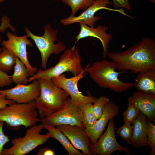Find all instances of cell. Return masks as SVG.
<instances>
[{"mask_svg": "<svg viewBox=\"0 0 155 155\" xmlns=\"http://www.w3.org/2000/svg\"><path fill=\"white\" fill-rule=\"evenodd\" d=\"M0 53V69L4 72H9L13 68L18 57L6 47H2Z\"/></svg>", "mask_w": 155, "mask_h": 155, "instance_id": "7402d4cb", "label": "cell"}, {"mask_svg": "<svg viewBox=\"0 0 155 155\" xmlns=\"http://www.w3.org/2000/svg\"><path fill=\"white\" fill-rule=\"evenodd\" d=\"M28 37L34 41L39 51L41 58V69H46L49 58L52 54L58 55L65 49V46L61 42L54 43L57 39V30L51 28V25L46 24L44 27V32L42 36L34 35L27 27L24 28Z\"/></svg>", "mask_w": 155, "mask_h": 155, "instance_id": "52a82bcc", "label": "cell"}, {"mask_svg": "<svg viewBox=\"0 0 155 155\" xmlns=\"http://www.w3.org/2000/svg\"><path fill=\"white\" fill-rule=\"evenodd\" d=\"M119 111V106L110 100L105 105L100 118L96 120L92 127L84 129L92 144L97 142L109 120L117 116Z\"/></svg>", "mask_w": 155, "mask_h": 155, "instance_id": "9a60e30c", "label": "cell"}, {"mask_svg": "<svg viewBox=\"0 0 155 155\" xmlns=\"http://www.w3.org/2000/svg\"><path fill=\"white\" fill-rule=\"evenodd\" d=\"M80 31L75 38L76 40L74 45L80 40L88 37H92L98 39L101 42L103 46L102 57L104 58L108 55L109 43L112 38L111 33H107L108 29L106 26L98 25L96 28L89 27L84 24L80 23Z\"/></svg>", "mask_w": 155, "mask_h": 155, "instance_id": "2e32d148", "label": "cell"}, {"mask_svg": "<svg viewBox=\"0 0 155 155\" xmlns=\"http://www.w3.org/2000/svg\"><path fill=\"white\" fill-rule=\"evenodd\" d=\"M55 0V1H57V0Z\"/></svg>", "mask_w": 155, "mask_h": 155, "instance_id": "8d00e7d4", "label": "cell"}, {"mask_svg": "<svg viewBox=\"0 0 155 155\" xmlns=\"http://www.w3.org/2000/svg\"><path fill=\"white\" fill-rule=\"evenodd\" d=\"M85 71L79 75L67 78L64 74H62L51 79L53 82L58 87L65 91L70 97V102L79 107L89 103H94L97 98L92 96L88 92V96L83 95L78 89V84L80 80L84 77Z\"/></svg>", "mask_w": 155, "mask_h": 155, "instance_id": "9c48e42d", "label": "cell"}, {"mask_svg": "<svg viewBox=\"0 0 155 155\" xmlns=\"http://www.w3.org/2000/svg\"><path fill=\"white\" fill-rule=\"evenodd\" d=\"M43 125L44 128L46 129L49 133L50 137L53 138L58 141L67 151L69 155H84L82 153L73 146L65 135L59 129L51 125Z\"/></svg>", "mask_w": 155, "mask_h": 155, "instance_id": "ffe728a7", "label": "cell"}, {"mask_svg": "<svg viewBox=\"0 0 155 155\" xmlns=\"http://www.w3.org/2000/svg\"><path fill=\"white\" fill-rule=\"evenodd\" d=\"M147 117L140 112L132 121L133 132L130 144L134 148L148 147Z\"/></svg>", "mask_w": 155, "mask_h": 155, "instance_id": "ac0fdd59", "label": "cell"}, {"mask_svg": "<svg viewBox=\"0 0 155 155\" xmlns=\"http://www.w3.org/2000/svg\"><path fill=\"white\" fill-rule=\"evenodd\" d=\"M79 108L82 113L85 128L92 127L97 120L93 111L92 103L86 104Z\"/></svg>", "mask_w": 155, "mask_h": 155, "instance_id": "603a6c76", "label": "cell"}, {"mask_svg": "<svg viewBox=\"0 0 155 155\" xmlns=\"http://www.w3.org/2000/svg\"><path fill=\"white\" fill-rule=\"evenodd\" d=\"M133 85L138 91L155 94V69H149L138 73Z\"/></svg>", "mask_w": 155, "mask_h": 155, "instance_id": "d6986e66", "label": "cell"}, {"mask_svg": "<svg viewBox=\"0 0 155 155\" xmlns=\"http://www.w3.org/2000/svg\"><path fill=\"white\" fill-rule=\"evenodd\" d=\"M65 5L71 9V15L75 16L79 10L84 11L89 7L95 0H61Z\"/></svg>", "mask_w": 155, "mask_h": 155, "instance_id": "cb8c5ba5", "label": "cell"}, {"mask_svg": "<svg viewBox=\"0 0 155 155\" xmlns=\"http://www.w3.org/2000/svg\"><path fill=\"white\" fill-rule=\"evenodd\" d=\"M86 71L92 79L100 87L109 88L116 92L128 90L133 86V82H125L118 78L116 66L112 61L104 59L96 61L91 66L87 65Z\"/></svg>", "mask_w": 155, "mask_h": 155, "instance_id": "3957f363", "label": "cell"}, {"mask_svg": "<svg viewBox=\"0 0 155 155\" xmlns=\"http://www.w3.org/2000/svg\"><path fill=\"white\" fill-rule=\"evenodd\" d=\"M148 127L147 134L148 143V148L151 151L150 155L155 154V126L152 124L151 121L147 118Z\"/></svg>", "mask_w": 155, "mask_h": 155, "instance_id": "d4e9b609", "label": "cell"}, {"mask_svg": "<svg viewBox=\"0 0 155 155\" xmlns=\"http://www.w3.org/2000/svg\"><path fill=\"white\" fill-rule=\"evenodd\" d=\"M112 4V2L108 0H95L89 7L79 16H75L70 15L66 18L61 19V22L65 26L79 23L84 24L91 27L94 28L96 22L102 18L101 17L95 16V14L98 10L103 9L118 11L124 15L127 16L121 9H116L108 8V7Z\"/></svg>", "mask_w": 155, "mask_h": 155, "instance_id": "8fae6325", "label": "cell"}, {"mask_svg": "<svg viewBox=\"0 0 155 155\" xmlns=\"http://www.w3.org/2000/svg\"><path fill=\"white\" fill-rule=\"evenodd\" d=\"M109 58L120 71H130L137 74L155 69V42L151 38H142L140 41L121 52H108Z\"/></svg>", "mask_w": 155, "mask_h": 155, "instance_id": "6da1fadb", "label": "cell"}, {"mask_svg": "<svg viewBox=\"0 0 155 155\" xmlns=\"http://www.w3.org/2000/svg\"><path fill=\"white\" fill-rule=\"evenodd\" d=\"M44 128L42 123L30 127L26 130L23 137H15L11 140L12 147L3 148L1 155H24L38 146L44 144L50 138V135L49 133L44 135L40 133Z\"/></svg>", "mask_w": 155, "mask_h": 155, "instance_id": "8992f818", "label": "cell"}, {"mask_svg": "<svg viewBox=\"0 0 155 155\" xmlns=\"http://www.w3.org/2000/svg\"><path fill=\"white\" fill-rule=\"evenodd\" d=\"M8 39L3 40L1 45L13 53L25 65L30 76L33 75L38 70L36 67H32L30 64L27 58L26 46H32L30 41L27 38L25 34L22 36H18L11 32L6 34Z\"/></svg>", "mask_w": 155, "mask_h": 155, "instance_id": "7c38bea8", "label": "cell"}, {"mask_svg": "<svg viewBox=\"0 0 155 155\" xmlns=\"http://www.w3.org/2000/svg\"><path fill=\"white\" fill-rule=\"evenodd\" d=\"M6 0H0V2L1 3H2L3 1H4Z\"/></svg>", "mask_w": 155, "mask_h": 155, "instance_id": "d590c367", "label": "cell"}, {"mask_svg": "<svg viewBox=\"0 0 155 155\" xmlns=\"http://www.w3.org/2000/svg\"><path fill=\"white\" fill-rule=\"evenodd\" d=\"M38 115L35 100L27 103H12L0 109V120L17 129L21 125L27 128L41 122Z\"/></svg>", "mask_w": 155, "mask_h": 155, "instance_id": "277c9868", "label": "cell"}, {"mask_svg": "<svg viewBox=\"0 0 155 155\" xmlns=\"http://www.w3.org/2000/svg\"><path fill=\"white\" fill-rule=\"evenodd\" d=\"M13 68L14 72L11 76L13 82L17 84H27L29 74L25 65L18 57Z\"/></svg>", "mask_w": 155, "mask_h": 155, "instance_id": "44dd1931", "label": "cell"}, {"mask_svg": "<svg viewBox=\"0 0 155 155\" xmlns=\"http://www.w3.org/2000/svg\"><path fill=\"white\" fill-rule=\"evenodd\" d=\"M9 19L6 16H3L1 19V25L0 26V31L4 33L6 29L9 27L14 32L16 31L14 27L12 26L10 23ZM1 39V37L0 36V42ZM2 51V48L0 47V53Z\"/></svg>", "mask_w": 155, "mask_h": 155, "instance_id": "f1b7e54d", "label": "cell"}, {"mask_svg": "<svg viewBox=\"0 0 155 155\" xmlns=\"http://www.w3.org/2000/svg\"><path fill=\"white\" fill-rule=\"evenodd\" d=\"M129 123L125 121L121 127L117 130V133L121 137L130 144L133 132V127Z\"/></svg>", "mask_w": 155, "mask_h": 155, "instance_id": "4316f807", "label": "cell"}, {"mask_svg": "<svg viewBox=\"0 0 155 155\" xmlns=\"http://www.w3.org/2000/svg\"><path fill=\"white\" fill-rule=\"evenodd\" d=\"M56 127L66 136L73 146L84 155H91L89 150L91 141L84 129L76 125H61Z\"/></svg>", "mask_w": 155, "mask_h": 155, "instance_id": "5bb4252c", "label": "cell"}, {"mask_svg": "<svg viewBox=\"0 0 155 155\" xmlns=\"http://www.w3.org/2000/svg\"><path fill=\"white\" fill-rule=\"evenodd\" d=\"M43 124L56 127L61 125H76L84 129L81 111L79 107L73 104L70 98L61 108L51 115L41 119Z\"/></svg>", "mask_w": 155, "mask_h": 155, "instance_id": "ba28073f", "label": "cell"}, {"mask_svg": "<svg viewBox=\"0 0 155 155\" xmlns=\"http://www.w3.org/2000/svg\"><path fill=\"white\" fill-rule=\"evenodd\" d=\"M110 100L104 96L97 98L93 104V111L96 119L98 120L102 116L105 105Z\"/></svg>", "mask_w": 155, "mask_h": 155, "instance_id": "484cf974", "label": "cell"}, {"mask_svg": "<svg viewBox=\"0 0 155 155\" xmlns=\"http://www.w3.org/2000/svg\"><path fill=\"white\" fill-rule=\"evenodd\" d=\"M4 122L0 120V155H1L4 145L10 140L9 137L4 133L3 127Z\"/></svg>", "mask_w": 155, "mask_h": 155, "instance_id": "1f68e13d", "label": "cell"}, {"mask_svg": "<svg viewBox=\"0 0 155 155\" xmlns=\"http://www.w3.org/2000/svg\"><path fill=\"white\" fill-rule=\"evenodd\" d=\"M140 112L132 104L128 102L127 108L123 113L124 122L131 123L133 119Z\"/></svg>", "mask_w": 155, "mask_h": 155, "instance_id": "83f0119b", "label": "cell"}, {"mask_svg": "<svg viewBox=\"0 0 155 155\" xmlns=\"http://www.w3.org/2000/svg\"><path fill=\"white\" fill-rule=\"evenodd\" d=\"M15 103L16 102L13 100L7 99L5 96L0 94V109L9 104Z\"/></svg>", "mask_w": 155, "mask_h": 155, "instance_id": "836d02e7", "label": "cell"}, {"mask_svg": "<svg viewBox=\"0 0 155 155\" xmlns=\"http://www.w3.org/2000/svg\"><path fill=\"white\" fill-rule=\"evenodd\" d=\"M150 1L153 3H155V0H150Z\"/></svg>", "mask_w": 155, "mask_h": 155, "instance_id": "e575fe53", "label": "cell"}, {"mask_svg": "<svg viewBox=\"0 0 155 155\" xmlns=\"http://www.w3.org/2000/svg\"><path fill=\"white\" fill-rule=\"evenodd\" d=\"M54 152L48 147L40 148L39 149L37 155H54Z\"/></svg>", "mask_w": 155, "mask_h": 155, "instance_id": "d6a6232c", "label": "cell"}, {"mask_svg": "<svg viewBox=\"0 0 155 155\" xmlns=\"http://www.w3.org/2000/svg\"><path fill=\"white\" fill-rule=\"evenodd\" d=\"M115 129L113 118L111 119L104 133L95 143L89 146L91 155H111L115 151H123L131 154L130 148L121 146L117 141L115 134Z\"/></svg>", "mask_w": 155, "mask_h": 155, "instance_id": "30bf717a", "label": "cell"}, {"mask_svg": "<svg viewBox=\"0 0 155 155\" xmlns=\"http://www.w3.org/2000/svg\"><path fill=\"white\" fill-rule=\"evenodd\" d=\"M29 84H17L14 87L0 90V94L7 99L12 100L18 103H27L35 100L40 96V87L37 79Z\"/></svg>", "mask_w": 155, "mask_h": 155, "instance_id": "4fadbf2b", "label": "cell"}, {"mask_svg": "<svg viewBox=\"0 0 155 155\" xmlns=\"http://www.w3.org/2000/svg\"><path fill=\"white\" fill-rule=\"evenodd\" d=\"M37 79L40 93L35 101L38 115L42 119L62 108L70 98L65 91L57 87L51 79Z\"/></svg>", "mask_w": 155, "mask_h": 155, "instance_id": "7a4b0ae2", "label": "cell"}, {"mask_svg": "<svg viewBox=\"0 0 155 155\" xmlns=\"http://www.w3.org/2000/svg\"><path fill=\"white\" fill-rule=\"evenodd\" d=\"M13 82L11 76L0 69V88L9 86Z\"/></svg>", "mask_w": 155, "mask_h": 155, "instance_id": "f546056e", "label": "cell"}, {"mask_svg": "<svg viewBox=\"0 0 155 155\" xmlns=\"http://www.w3.org/2000/svg\"><path fill=\"white\" fill-rule=\"evenodd\" d=\"M127 100L151 121H155V94L135 92Z\"/></svg>", "mask_w": 155, "mask_h": 155, "instance_id": "e0dca14e", "label": "cell"}, {"mask_svg": "<svg viewBox=\"0 0 155 155\" xmlns=\"http://www.w3.org/2000/svg\"><path fill=\"white\" fill-rule=\"evenodd\" d=\"M113 7L115 9L125 8L132 12V9L129 0H113Z\"/></svg>", "mask_w": 155, "mask_h": 155, "instance_id": "4dcf8cb0", "label": "cell"}, {"mask_svg": "<svg viewBox=\"0 0 155 155\" xmlns=\"http://www.w3.org/2000/svg\"><path fill=\"white\" fill-rule=\"evenodd\" d=\"M82 58L79 49H75V45L65 50L61 55L58 62L54 66L45 70H38L33 75L28 78V82L38 78L51 79L65 72H69L74 76H78L86 71L81 65Z\"/></svg>", "mask_w": 155, "mask_h": 155, "instance_id": "5b68a950", "label": "cell"}]
</instances>
